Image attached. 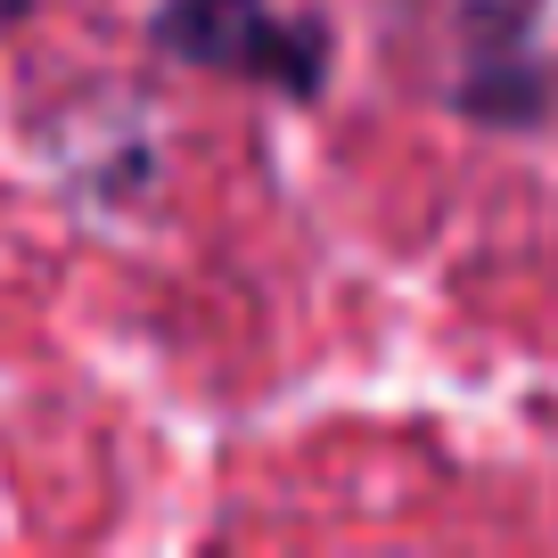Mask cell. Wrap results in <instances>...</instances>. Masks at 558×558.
I'll use <instances>...</instances> for the list:
<instances>
[{"label":"cell","mask_w":558,"mask_h":558,"mask_svg":"<svg viewBox=\"0 0 558 558\" xmlns=\"http://www.w3.org/2000/svg\"><path fill=\"white\" fill-rule=\"evenodd\" d=\"M148 41L197 74L279 90L288 107L329 99V74H337L329 17L320 9H288V0H157Z\"/></svg>","instance_id":"6da1fadb"},{"label":"cell","mask_w":558,"mask_h":558,"mask_svg":"<svg viewBox=\"0 0 558 558\" xmlns=\"http://www.w3.org/2000/svg\"><path fill=\"white\" fill-rule=\"evenodd\" d=\"M452 66H444V107L493 132H525L550 116V66L534 41V0H460Z\"/></svg>","instance_id":"7a4b0ae2"}]
</instances>
